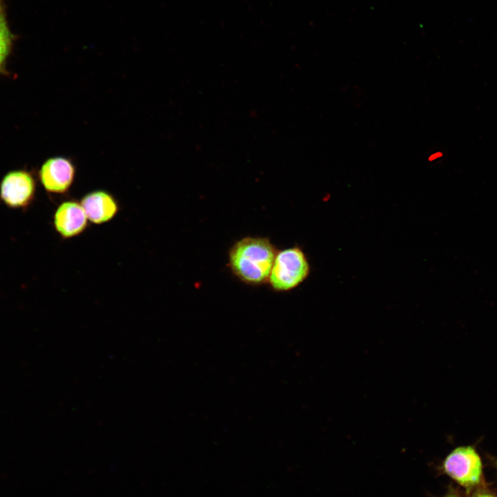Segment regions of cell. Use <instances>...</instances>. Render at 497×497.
<instances>
[{
    "instance_id": "cell-1",
    "label": "cell",
    "mask_w": 497,
    "mask_h": 497,
    "mask_svg": "<svg viewBox=\"0 0 497 497\" xmlns=\"http://www.w3.org/2000/svg\"><path fill=\"white\" fill-rule=\"evenodd\" d=\"M278 250L270 239L246 236L237 240L228 253V266L240 282L250 286L268 283Z\"/></svg>"
},
{
    "instance_id": "cell-2",
    "label": "cell",
    "mask_w": 497,
    "mask_h": 497,
    "mask_svg": "<svg viewBox=\"0 0 497 497\" xmlns=\"http://www.w3.org/2000/svg\"><path fill=\"white\" fill-rule=\"evenodd\" d=\"M311 266L302 248L295 246L277 251L268 284L275 292L290 291L309 277Z\"/></svg>"
},
{
    "instance_id": "cell-3",
    "label": "cell",
    "mask_w": 497,
    "mask_h": 497,
    "mask_svg": "<svg viewBox=\"0 0 497 497\" xmlns=\"http://www.w3.org/2000/svg\"><path fill=\"white\" fill-rule=\"evenodd\" d=\"M442 467L447 475L467 489L480 482L481 459L471 446L454 449L444 460Z\"/></svg>"
},
{
    "instance_id": "cell-4",
    "label": "cell",
    "mask_w": 497,
    "mask_h": 497,
    "mask_svg": "<svg viewBox=\"0 0 497 497\" xmlns=\"http://www.w3.org/2000/svg\"><path fill=\"white\" fill-rule=\"evenodd\" d=\"M36 181L31 172L14 170L7 173L0 182V199L8 207L26 209L33 202Z\"/></svg>"
},
{
    "instance_id": "cell-5",
    "label": "cell",
    "mask_w": 497,
    "mask_h": 497,
    "mask_svg": "<svg viewBox=\"0 0 497 497\" xmlns=\"http://www.w3.org/2000/svg\"><path fill=\"white\" fill-rule=\"evenodd\" d=\"M76 170L72 162L64 157H52L40 166L39 179L49 193L64 194L71 188Z\"/></svg>"
},
{
    "instance_id": "cell-6",
    "label": "cell",
    "mask_w": 497,
    "mask_h": 497,
    "mask_svg": "<svg viewBox=\"0 0 497 497\" xmlns=\"http://www.w3.org/2000/svg\"><path fill=\"white\" fill-rule=\"evenodd\" d=\"M88 222L80 202L75 200L61 203L53 216L55 229L64 239H70L81 234L86 229Z\"/></svg>"
},
{
    "instance_id": "cell-7",
    "label": "cell",
    "mask_w": 497,
    "mask_h": 497,
    "mask_svg": "<svg viewBox=\"0 0 497 497\" xmlns=\"http://www.w3.org/2000/svg\"><path fill=\"white\" fill-rule=\"evenodd\" d=\"M89 222L102 224L112 220L119 211V204L110 193L96 190L86 194L80 201Z\"/></svg>"
},
{
    "instance_id": "cell-8",
    "label": "cell",
    "mask_w": 497,
    "mask_h": 497,
    "mask_svg": "<svg viewBox=\"0 0 497 497\" xmlns=\"http://www.w3.org/2000/svg\"><path fill=\"white\" fill-rule=\"evenodd\" d=\"M14 41V37L8 24L3 1L0 0V74L5 70Z\"/></svg>"
},
{
    "instance_id": "cell-9",
    "label": "cell",
    "mask_w": 497,
    "mask_h": 497,
    "mask_svg": "<svg viewBox=\"0 0 497 497\" xmlns=\"http://www.w3.org/2000/svg\"><path fill=\"white\" fill-rule=\"evenodd\" d=\"M443 156V153L441 151H435L427 157L428 162H433L441 158Z\"/></svg>"
},
{
    "instance_id": "cell-10",
    "label": "cell",
    "mask_w": 497,
    "mask_h": 497,
    "mask_svg": "<svg viewBox=\"0 0 497 497\" xmlns=\"http://www.w3.org/2000/svg\"><path fill=\"white\" fill-rule=\"evenodd\" d=\"M474 497H494V496L489 494L481 493V494H476Z\"/></svg>"
},
{
    "instance_id": "cell-11",
    "label": "cell",
    "mask_w": 497,
    "mask_h": 497,
    "mask_svg": "<svg viewBox=\"0 0 497 497\" xmlns=\"http://www.w3.org/2000/svg\"><path fill=\"white\" fill-rule=\"evenodd\" d=\"M444 497H458V496L454 493L450 492V493L447 494L446 496H445Z\"/></svg>"
},
{
    "instance_id": "cell-12",
    "label": "cell",
    "mask_w": 497,
    "mask_h": 497,
    "mask_svg": "<svg viewBox=\"0 0 497 497\" xmlns=\"http://www.w3.org/2000/svg\"><path fill=\"white\" fill-rule=\"evenodd\" d=\"M496 465H497V461H496Z\"/></svg>"
}]
</instances>
